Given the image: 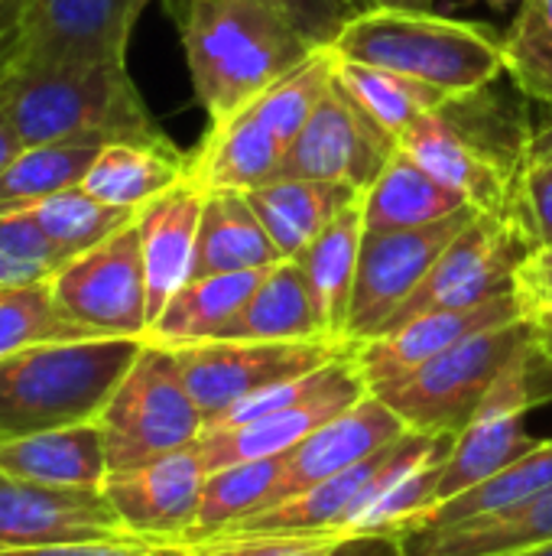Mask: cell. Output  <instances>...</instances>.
I'll list each match as a JSON object with an SVG mask.
<instances>
[{
    "mask_svg": "<svg viewBox=\"0 0 552 556\" xmlns=\"http://www.w3.org/2000/svg\"><path fill=\"white\" fill-rule=\"evenodd\" d=\"M208 124H221L296 72L316 46L267 0H169Z\"/></svg>",
    "mask_w": 552,
    "mask_h": 556,
    "instance_id": "cell-1",
    "label": "cell"
},
{
    "mask_svg": "<svg viewBox=\"0 0 552 556\" xmlns=\"http://www.w3.org/2000/svg\"><path fill=\"white\" fill-rule=\"evenodd\" d=\"M530 143L527 117L511 101L491 98V85L449 98L400 140L423 169L462 192L482 215H511Z\"/></svg>",
    "mask_w": 552,
    "mask_h": 556,
    "instance_id": "cell-2",
    "label": "cell"
},
{
    "mask_svg": "<svg viewBox=\"0 0 552 556\" xmlns=\"http://www.w3.org/2000/svg\"><path fill=\"white\" fill-rule=\"evenodd\" d=\"M23 147L52 140H163L127 62H52L0 78Z\"/></svg>",
    "mask_w": 552,
    "mask_h": 556,
    "instance_id": "cell-3",
    "label": "cell"
},
{
    "mask_svg": "<svg viewBox=\"0 0 552 556\" xmlns=\"http://www.w3.org/2000/svg\"><path fill=\"white\" fill-rule=\"evenodd\" d=\"M140 349L143 339H75L0 358V443L98 420Z\"/></svg>",
    "mask_w": 552,
    "mask_h": 556,
    "instance_id": "cell-4",
    "label": "cell"
},
{
    "mask_svg": "<svg viewBox=\"0 0 552 556\" xmlns=\"http://www.w3.org/2000/svg\"><path fill=\"white\" fill-rule=\"evenodd\" d=\"M329 49L345 62L420 78L452 98L482 91L504 72L501 39L488 26L436 16L429 10L368 7L348 20Z\"/></svg>",
    "mask_w": 552,
    "mask_h": 556,
    "instance_id": "cell-5",
    "label": "cell"
},
{
    "mask_svg": "<svg viewBox=\"0 0 552 556\" xmlns=\"http://www.w3.org/2000/svg\"><path fill=\"white\" fill-rule=\"evenodd\" d=\"M537 329L530 319L485 329L433 362L374 388L407 430L429 437H459L504 368L534 342Z\"/></svg>",
    "mask_w": 552,
    "mask_h": 556,
    "instance_id": "cell-6",
    "label": "cell"
},
{
    "mask_svg": "<svg viewBox=\"0 0 552 556\" xmlns=\"http://www.w3.org/2000/svg\"><path fill=\"white\" fill-rule=\"evenodd\" d=\"M98 427L107 469L120 472L195 446L205 433V417L185 391L172 352L143 342L137 362L101 410Z\"/></svg>",
    "mask_w": 552,
    "mask_h": 556,
    "instance_id": "cell-7",
    "label": "cell"
},
{
    "mask_svg": "<svg viewBox=\"0 0 552 556\" xmlns=\"http://www.w3.org/2000/svg\"><path fill=\"white\" fill-rule=\"evenodd\" d=\"M552 397V365L537 336L495 381L472 424L452 440L436 485V505L495 479L524 459L540 440L527 433V414Z\"/></svg>",
    "mask_w": 552,
    "mask_h": 556,
    "instance_id": "cell-8",
    "label": "cell"
},
{
    "mask_svg": "<svg viewBox=\"0 0 552 556\" xmlns=\"http://www.w3.org/2000/svg\"><path fill=\"white\" fill-rule=\"evenodd\" d=\"M59 316L81 339H146V270L137 222L49 277Z\"/></svg>",
    "mask_w": 552,
    "mask_h": 556,
    "instance_id": "cell-9",
    "label": "cell"
},
{
    "mask_svg": "<svg viewBox=\"0 0 552 556\" xmlns=\"http://www.w3.org/2000/svg\"><path fill=\"white\" fill-rule=\"evenodd\" d=\"M355 345H338L325 339L306 342H241V339H211L195 345L169 349L179 368L185 391L205 417V427L218 420L234 404L247 401L257 391L303 378Z\"/></svg>",
    "mask_w": 552,
    "mask_h": 556,
    "instance_id": "cell-10",
    "label": "cell"
},
{
    "mask_svg": "<svg viewBox=\"0 0 552 556\" xmlns=\"http://www.w3.org/2000/svg\"><path fill=\"white\" fill-rule=\"evenodd\" d=\"M537 251L511 215H475V222L442 251L413 296L377 332H390L433 309H472L517 290V270ZM374 336V339H377Z\"/></svg>",
    "mask_w": 552,
    "mask_h": 556,
    "instance_id": "cell-11",
    "label": "cell"
},
{
    "mask_svg": "<svg viewBox=\"0 0 552 556\" xmlns=\"http://www.w3.org/2000/svg\"><path fill=\"white\" fill-rule=\"evenodd\" d=\"M478 208H462L442 222L403 231H364L348 309V345L374 339L387 319L413 296L442 251L475 222Z\"/></svg>",
    "mask_w": 552,
    "mask_h": 556,
    "instance_id": "cell-12",
    "label": "cell"
},
{
    "mask_svg": "<svg viewBox=\"0 0 552 556\" xmlns=\"http://www.w3.org/2000/svg\"><path fill=\"white\" fill-rule=\"evenodd\" d=\"M150 0H29L0 65L7 72L52 62H127L130 33Z\"/></svg>",
    "mask_w": 552,
    "mask_h": 556,
    "instance_id": "cell-13",
    "label": "cell"
},
{
    "mask_svg": "<svg viewBox=\"0 0 552 556\" xmlns=\"http://www.w3.org/2000/svg\"><path fill=\"white\" fill-rule=\"evenodd\" d=\"M397 147L400 143L381 130L335 78L299 137L283 153L277 179L345 182L364 192L384 173Z\"/></svg>",
    "mask_w": 552,
    "mask_h": 556,
    "instance_id": "cell-14",
    "label": "cell"
},
{
    "mask_svg": "<svg viewBox=\"0 0 552 556\" xmlns=\"http://www.w3.org/2000/svg\"><path fill=\"white\" fill-rule=\"evenodd\" d=\"M208 469L195 446L159 456L153 463L111 472L101 485L107 505L127 528L143 541L189 544Z\"/></svg>",
    "mask_w": 552,
    "mask_h": 556,
    "instance_id": "cell-15",
    "label": "cell"
},
{
    "mask_svg": "<svg viewBox=\"0 0 552 556\" xmlns=\"http://www.w3.org/2000/svg\"><path fill=\"white\" fill-rule=\"evenodd\" d=\"M114 538L133 534H127L101 489H49L0 476V551Z\"/></svg>",
    "mask_w": 552,
    "mask_h": 556,
    "instance_id": "cell-16",
    "label": "cell"
},
{
    "mask_svg": "<svg viewBox=\"0 0 552 556\" xmlns=\"http://www.w3.org/2000/svg\"><path fill=\"white\" fill-rule=\"evenodd\" d=\"M364 394H371V388H368L364 375L358 371L355 355H348L342 371L335 375V381L329 388H322L319 394H312L293 407H283L277 414H267L260 420L231 427V430H205L202 440L195 443V450L208 472L238 466V463L286 456L293 446H299L322 424H329L332 417H338L342 410L358 404Z\"/></svg>",
    "mask_w": 552,
    "mask_h": 556,
    "instance_id": "cell-17",
    "label": "cell"
},
{
    "mask_svg": "<svg viewBox=\"0 0 552 556\" xmlns=\"http://www.w3.org/2000/svg\"><path fill=\"white\" fill-rule=\"evenodd\" d=\"M517 319H527V309L514 293H504L498 300H488L482 306H472V309H433V313H423L377 339H368L361 345L351 349L355 362H358V371L364 375L368 388H381L426 362H433L436 355L449 352L452 345L485 332V329H495V326H508V323H517Z\"/></svg>",
    "mask_w": 552,
    "mask_h": 556,
    "instance_id": "cell-18",
    "label": "cell"
},
{
    "mask_svg": "<svg viewBox=\"0 0 552 556\" xmlns=\"http://www.w3.org/2000/svg\"><path fill=\"white\" fill-rule=\"evenodd\" d=\"M403 433H407V424L377 394H364L358 404H351L348 410L322 424L312 437H306L299 446H293L283 456V472H280L273 502L267 508L371 459L374 453H381Z\"/></svg>",
    "mask_w": 552,
    "mask_h": 556,
    "instance_id": "cell-19",
    "label": "cell"
},
{
    "mask_svg": "<svg viewBox=\"0 0 552 556\" xmlns=\"http://www.w3.org/2000/svg\"><path fill=\"white\" fill-rule=\"evenodd\" d=\"M202 205H205V192L192 182H179L166 195L143 205L137 215L143 270H146L150 326L166 309V303L192 280Z\"/></svg>",
    "mask_w": 552,
    "mask_h": 556,
    "instance_id": "cell-20",
    "label": "cell"
},
{
    "mask_svg": "<svg viewBox=\"0 0 552 556\" xmlns=\"http://www.w3.org/2000/svg\"><path fill=\"white\" fill-rule=\"evenodd\" d=\"M283 153V143L244 108L221 124H208L198 147L189 153L185 182L202 192H254L280 176Z\"/></svg>",
    "mask_w": 552,
    "mask_h": 556,
    "instance_id": "cell-21",
    "label": "cell"
},
{
    "mask_svg": "<svg viewBox=\"0 0 552 556\" xmlns=\"http://www.w3.org/2000/svg\"><path fill=\"white\" fill-rule=\"evenodd\" d=\"M407 556H517L552 544V489L508 511L439 531L397 534Z\"/></svg>",
    "mask_w": 552,
    "mask_h": 556,
    "instance_id": "cell-22",
    "label": "cell"
},
{
    "mask_svg": "<svg viewBox=\"0 0 552 556\" xmlns=\"http://www.w3.org/2000/svg\"><path fill=\"white\" fill-rule=\"evenodd\" d=\"M189 153L163 140H111L88 166L81 189L107 205L140 212L153 199L185 182Z\"/></svg>",
    "mask_w": 552,
    "mask_h": 556,
    "instance_id": "cell-23",
    "label": "cell"
},
{
    "mask_svg": "<svg viewBox=\"0 0 552 556\" xmlns=\"http://www.w3.org/2000/svg\"><path fill=\"white\" fill-rule=\"evenodd\" d=\"M107 453L98 420L0 443V476L49 489H101Z\"/></svg>",
    "mask_w": 552,
    "mask_h": 556,
    "instance_id": "cell-24",
    "label": "cell"
},
{
    "mask_svg": "<svg viewBox=\"0 0 552 556\" xmlns=\"http://www.w3.org/2000/svg\"><path fill=\"white\" fill-rule=\"evenodd\" d=\"M280 261L283 254L267 235L264 222L257 218L247 192H205L192 280L211 274L270 270Z\"/></svg>",
    "mask_w": 552,
    "mask_h": 556,
    "instance_id": "cell-25",
    "label": "cell"
},
{
    "mask_svg": "<svg viewBox=\"0 0 552 556\" xmlns=\"http://www.w3.org/2000/svg\"><path fill=\"white\" fill-rule=\"evenodd\" d=\"M361 238H364V205L358 199L342 215H335L322 228V235L296 257V264L303 267V277L309 283L322 332H325V339H332L338 345H348L345 329H348Z\"/></svg>",
    "mask_w": 552,
    "mask_h": 556,
    "instance_id": "cell-26",
    "label": "cell"
},
{
    "mask_svg": "<svg viewBox=\"0 0 552 556\" xmlns=\"http://www.w3.org/2000/svg\"><path fill=\"white\" fill-rule=\"evenodd\" d=\"M361 195L364 192L355 186L316 179H273L247 192L283 261H296L322 235V228Z\"/></svg>",
    "mask_w": 552,
    "mask_h": 556,
    "instance_id": "cell-27",
    "label": "cell"
},
{
    "mask_svg": "<svg viewBox=\"0 0 552 556\" xmlns=\"http://www.w3.org/2000/svg\"><path fill=\"white\" fill-rule=\"evenodd\" d=\"M361 205L364 231H403L442 222L468 208V199L452 186L439 182L403 147H397V153L374 179V186L364 189Z\"/></svg>",
    "mask_w": 552,
    "mask_h": 556,
    "instance_id": "cell-28",
    "label": "cell"
},
{
    "mask_svg": "<svg viewBox=\"0 0 552 556\" xmlns=\"http://www.w3.org/2000/svg\"><path fill=\"white\" fill-rule=\"evenodd\" d=\"M267 270H241V274H211L189 280L146 329L150 345L179 349L195 342H211L224 332V326L244 309L257 283Z\"/></svg>",
    "mask_w": 552,
    "mask_h": 556,
    "instance_id": "cell-29",
    "label": "cell"
},
{
    "mask_svg": "<svg viewBox=\"0 0 552 556\" xmlns=\"http://www.w3.org/2000/svg\"><path fill=\"white\" fill-rule=\"evenodd\" d=\"M218 339H241V342H306L325 339L309 283L296 261L273 264L244 309L224 326ZM332 342V339H325Z\"/></svg>",
    "mask_w": 552,
    "mask_h": 556,
    "instance_id": "cell-30",
    "label": "cell"
},
{
    "mask_svg": "<svg viewBox=\"0 0 552 556\" xmlns=\"http://www.w3.org/2000/svg\"><path fill=\"white\" fill-rule=\"evenodd\" d=\"M552 489V440H540L524 459H517L514 466H508L504 472H498L495 479L442 502L433 505L426 511H420L413 521H407L400 531L394 534H413V531H439V528H452L462 521H475V518H488L498 511H508L540 492Z\"/></svg>",
    "mask_w": 552,
    "mask_h": 556,
    "instance_id": "cell-31",
    "label": "cell"
},
{
    "mask_svg": "<svg viewBox=\"0 0 552 556\" xmlns=\"http://www.w3.org/2000/svg\"><path fill=\"white\" fill-rule=\"evenodd\" d=\"M104 143L107 140L78 137L23 147L20 156L0 173V215L29 212L55 192L81 186L88 166L94 163Z\"/></svg>",
    "mask_w": 552,
    "mask_h": 556,
    "instance_id": "cell-32",
    "label": "cell"
},
{
    "mask_svg": "<svg viewBox=\"0 0 552 556\" xmlns=\"http://www.w3.org/2000/svg\"><path fill=\"white\" fill-rule=\"evenodd\" d=\"M335 78L368 111V117L381 130H387L397 143L423 114L442 108L452 98L442 88L426 85L420 78H407L400 72L377 68V65L345 62L338 55H335Z\"/></svg>",
    "mask_w": 552,
    "mask_h": 556,
    "instance_id": "cell-33",
    "label": "cell"
},
{
    "mask_svg": "<svg viewBox=\"0 0 552 556\" xmlns=\"http://www.w3.org/2000/svg\"><path fill=\"white\" fill-rule=\"evenodd\" d=\"M280 472H283V456L238 463V466H224V469L208 472L189 544L228 534L241 521H247L251 515L264 511L273 502Z\"/></svg>",
    "mask_w": 552,
    "mask_h": 556,
    "instance_id": "cell-34",
    "label": "cell"
},
{
    "mask_svg": "<svg viewBox=\"0 0 552 556\" xmlns=\"http://www.w3.org/2000/svg\"><path fill=\"white\" fill-rule=\"evenodd\" d=\"M29 215L42 228V235L52 241V248L62 254V261H72V257L98 248L101 241L114 238L127 225H133L140 212L107 205V202L88 195L81 186H72V189H62V192L49 195L46 202L33 205Z\"/></svg>",
    "mask_w": 552,
    "mask_h": 556,
    "instance_id": "cell-35",
    "label": "cell"
},
{
    "mask_svg": "<svg viewBox=\"0 0 552 556\" xmlns=\"http://www.w3.org/2000/svg\"><path fill=\"white\" fill-rule=\"evenodd\" d=\"M189 556H407L397 534H218L189 544Z\"/></svg>",
    "mask_w": 552,
    "mask_h": 556,
    "instance_id": "cell-36",
    "label": "cell"
},
{
    "mask_svg": "<svg viewBox=\"0 0 552 556\" xmlns=\"http://www.w3.org/2000/svg\"><path fill=\"white\" fill-rule=\"evenodd\" d=\"M335 81V52L316 49L296 72H290L283 81H277L267 94H260L254 104H247L257 121L290 150V143L299 137L319 101Z\"/></svg>",
    "mask_w": 552,
    "mask_h": 556,
    "instance_id": "cell-37",
    "label": "cell"
},
{
    "mask_svg": "<svg viewBox=\"0 0 552 556\" xmlns=\"http://www.w3.org/2000/svg\"><path fill=\"white\" fill-rule=\"evenodd\" d=\"M504 72L534 101H552V0H524L501 39Z\"/></svg>",
    "mask_w": 552,
    "mask_h": 556,
    "instance_id": "cell-38",
    "label": "cell"
},
{
    "mask_svg": "<svg viewBox=\"0 0 552 556\" xmlns=\"http://www.w3.org/2000/svg\"><path fill=\"white\" fill-rule=\"evenodd\" d=\"M81 339L55 309L49 280L0 287V358L42 345V342H75Z\"/></svg>",
    "mask_w": 552,
    "mask_h": 556,
    "instance_id": "cell-39",
    "label": "cell"
},
{
    "mask_svg": "<svg viewBox=\"0 0 552 556\" xmlns=\"http://www.w3.org/2000/svg\"><path fill=\"white\" fill-rule=\"evenodd\" d=\"M62 264V254L52 248L29 212L0 215V287L49 280Z\"/></svg>",
    "mask_w": 552,
    "mask_h": 556,
    "instance_id": "cell-40",
    "label": "cell"
},
{
    "mask_svg": "<svg viewBox=\"0 0 552 556\" xmlns=\"http://www.w3.org/2000/svg\"><path fill=\"white\" fill-rule=\"evenodd\" d=\"M511 218L527 231V238L534 241V248H552V166L540 160H527L517 192H514V205H511Z\"/></svg>",
    "mask_w": 552,
    "mask_h": 556,
    "instance_id": "cell-41",
    "label": "cell"
},
{
    "mask_svg": "<svg viewBox=\"0 0 552 556\" xmlns=\"http://www.w3.org/2000/svg\"><path fill=\"white\" fill-rule=\"evenodd\" d=\"M277 7L316 49H329L351 16L361 13L358 0H267Z\"/></svg>",
    "mask_w": 552,
    "mask_h": 556,
    "instance_id": "cell-42",
    "label": "cell"
},
{
    "mask_svg": "<svg viewBox=\"0 0 552 556\" xmlns=\"http://www.w3.org/2000/svg\"><path fill=\"white\" fill-rule=\"evenodd\" d=\"M189 544L169 541H140V538H114V541H65V544H39L20 551H0V556H189Z\"/></svg>",
    "mask_w": 552,
    "mask_h": 556,
    "instance_id": "cell-43",
    "label": "cell"
},
{
    "mask_svg": "<svg viewBox=\"0 0 552 556\" xmlns=\"http://www.w3.org/2000/svg\"><path fill=\"white\" fill-rule=\"evenodd\" d=\"M517 296L530 313L552 306V248H537L527 254V261L517 270Z\"/></svg>",
    "mask_w": 552,
    "mask_h": 556,
    "instance_id": "cell-44",
    "label": "cell"
},
{
    "mask_svg": "<svg viewBox=\"0 0 552 556\" xmlns=\"http://www.w3.org/2000/svg\"><path fill=\"white\" fill-rule=\"evenodd\" d=\"M26 7H29V0H0V65H3L20 26H23Z\"/></svg>",
    "mask_w": 552,
    "mask_h": 556,
    "instance_id": "cell-45",
    "label": "cell"
},
{
    "mask_svg": "<svg viewBox=\"0 0 552 556\" xmlns=\"http://www.w3.org/2000/svg\"><path fill=\"white\" fill-rule=\"evenodd\" d=\"M20 150H23V140H20V134L13 127V117H10V111H7V104L0 98V173L20 156Z\"/></svg>",
    "mask_w": 552,
    "mask_h": 556,
    "instance_id": "cell-46",
    "label": "cell"
},
{
    "mask_svg": "<svg viewBox=\"0 0 552 556\" xmlns=\"http://www.w3.org/2000/svg\"><path fill=\"white\" fill-rule=\"evenodd\" d=\"M530 156H534V160H540V163H550L552 166V124L550 127H543L540 134H534Z\"/></svg>",
    "mask_w": 552,
    "mask_h": 556,
    "instance_id": "cell-47",
    "label": "cell"
},
{
    "mask_svg": "<svg viewBox=\"0 0 552 556\" xmlns=\"http://www.w3.org/2000/svg\"><path fill=\"white\" fill-rule=\"evenodd\" d=\"M433 0H371V7H387V10H426Z\"/></svg>",
    "mask_w": 552,
    "mask_h": 556,
    "instance_id": "cell-48",
    "label": "cell"
},
{
    "mask_svg": "<svg viewBox=\"0 0 552 556\" xmlns=\"http://www.w3.org/2000/svg\"><path fill=\"white\" fill-rule=\"evenodd\" d=\"M530 323H534L537 329H543V332H552V306H543V309L530 313Z\"/></svg>",
    "mask_w": 552,
    "mask_h": 556,
    "instance_id": "cell-49",
    "label": "cell"
},
{
    "mask_svg": "<svg viewBox=\"0 0 552 556\" xmlns=\"http://www.w3.org/2000/svg\"><path fill=\"white\" fill-rule=\"evenodd\" d=\"M534 329H537V326H534ZM537 342H540L543 355L550 358V365H552V332H543V329H537Z\"/></svg>",
    "mask_w": 552,
    "mask_h": 556,
    "instance_id": "cell-50",
    "label": "cell"
},
{
    "mask_svg": "<svg viewBox=\"0 0 552 556\" xmlns=\"http://www.w3.org/2000/svg\"><path fill=\"white\" fill-rule=\"evenodd\" d=\"M517 556H552V544H543V547H537V551H527V554Z\"/></svg>",
    "mask_w": 552,
    "mask_h": 556,
    "instance_id": "cell-51",
    "label": "cell"
},
{
    "mask_svg": "<svg viewBox=\"0 0 552 556\" xmlns=\"http://www.w3.org/2000/svg\"><path fill=\"white\" fill-rule=\"evenodd\" d=\"M488 3H491V7H511L514 0H488Z\"/></svg>",
    "mask_w": 552,
    "mask_h": 556,
    "instance_id": "cell-52",
    "label": "cell"
}]
</instances>
